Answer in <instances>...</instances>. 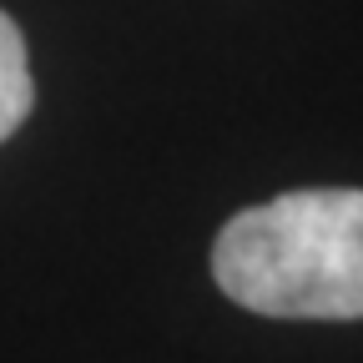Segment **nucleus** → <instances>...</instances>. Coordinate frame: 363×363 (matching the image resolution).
<instances>
[{"mask_svg": "<svg viewBox=\"0 0 363 363\" xmlns=\"http://www.w3.org/2000/svg\"><path fill=\"white\" fill-rule=\"evenodd\" d=\"M30 106H35V81H30V61H26V35L0 11V142L21 131Z\"/></svg>", "mask_w": 363, "mask_h": 363, "instance_id": "obj_2", "label": "nucleus"}, {"mask_svg": "<svg viewBox=\"0 0 363 363\" xmlns=\"http://www.w3.org/2000/svg\"><path fill=\"white\" fill-rule=\"evenodd\" d=\"M212 278L262 318H363V187H303L238 212L212 242Z\"/></svg>", "mask_w": 363, "mask_h": 363, "instance_id": "obj_1", "label": "nucleus"}]
</instances>
